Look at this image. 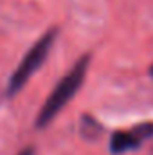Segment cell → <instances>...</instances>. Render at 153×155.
Returning <instances> with one entry per match:
<instances>
[{"instance_id": "6da1fadb", "label": "cell", "mask_w": 153, "mask_h": 155, "mask_svg": "<svg viewBox=\"0 0 153 155\" xmlns=\"http://www.w3.org/2000/svg\"><path fill=\"white\" fill-rule=\"evenodd\" d=\"M88 65H90V56L85 54L74 63V67L56 83V87L52 88V92L49 94V97L45 99V103L40 108L38 117H36V128H45L70 103V99L76 96L77 90L83 85V79L86 76Z\"/></svg>"}, {"instance_id": "7a4b0ae2", "label": "cell", "mask_w": 153, "mask_h": 155, "mask_svg": "<svg viewBox=\"0 0 153 155\" xmlns=\"http://www.w3.org/2000/svg\"><path fill=\"white\" fill-rule=\"evenodd\" d=\"M54 40H56V29H50L25 52V56L22 58V61L18 63V67L15 69V72L11 74L9 81H7V88H5L7 97L16 96L25 87V83L36 74V71L41 67V63L47 60Z\"/></svg>"}, {"instance_id": "3957f363", "label": "cell", "mask_w": 153, "mask_h": 155, "mask_svg": "<svg viewBox=\"0 0 153 155\" xmlns=\"http://www.w3.org/2000/svg\"><path fill=\"white\" fill-rule=\"evenodd\" d=\"M153 135V124H141L126 132H115L110 139V152L112 153H124L130 150L139 148L148 137Z\"/></svg>"}, {"instance_id": "277c9868", "label": "cell", "mask_w": 153, "mask_h": 155, "mask_svg": "<svg viewBox=\"0 0 153 155\" xmlns=\"http://www.w3.org/2000/svg\"><path fill=\"white\" fill-rule=\"evenodd\" d=\"M18 155H34V152H33V148H24Z\"/></svg>"}, {"instance_id": "5b68a950", "label": "cell", "mask_w": 153, "mask_h": 155, "mask_svg": "<svg viewBox=\"0 0 153 155\" xmlns=\"http://www.w3.org/2000/svg\"><path fill=\"white\" fill-rule=\"evenodd\" d=\"M150 76L153 78V65H151V69H150Z\"/></svg>"}]
</instances>
